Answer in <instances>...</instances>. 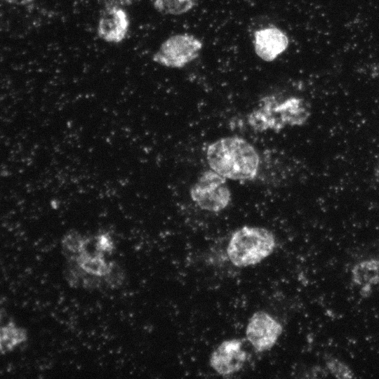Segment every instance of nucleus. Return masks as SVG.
Instances as JSON below:
<instances>
[{
  "label": "nucleus",
  "instance_id": "nucleus-17",
  "mask_svg": "<svg viewBox=\"0 0 379 379\" xmlns=\"http://www.w3.org/2000/svg\"><path fill=\"white\" fill-rule=\"evenodd\" d=\"M104 284L111 289L119 288L124 282L125 272L114 261L109 262L107 273L102 277Z\"/></svg>",
  "mask_w": 379,
  "mask_h": 379
},
{
  "label": "nucleus",
  "instance_id": "nucleus-12",
  "mask_svg": "<svg viewBox=\"0 0 379 379\" xmlns=\"http://www.w3.org/2000/svg\"><path fill=\"white\" fill-rule=\"evenodd\" d=\"M28 334L25 328L18 326L13 321L0 324V340L2 354L10 352L25 343Z\"/></svg>",
  "mask_w": 379,
  "mask_h": 379
},
{
  "label": "nucleus",
  "instance_id": "nucleus-13",
  "mask_svg": "<svg viewBox=\"0 0 379 379\" xmlns=\"http://www.w3.org/2000/svg\"><path fill=\"white\" fill-rule=\"evenodd\" d=\"M86 237L76 230L65 234L61 241L62 251L66 260L78 259L82 254Z\"/></svg>",
  "mask_w": 379,
  "mask_h": 379
},
{
  "label": "nucleus",
  "instance_id": "nucleus-6",
  "mask_svg": "<svg viewBox=\"0 0 379 379\" xmlns=\"http://www.w3.org/2000/svg\"><path fill=\"white\" fill-rule=\"evenodd\" d=\"M246 352L239 339L223 341L212 352L210 365L221 375H229L241 369L246 359Z\"/></svg>",
  "mask_w": 379,
  "mask_h": 379
},
{
  "label": "nucleus",
  "instance_id": "nucleus-15",
  "mask_svg": "<svg viewBox=\"0 0 379 379\" xmlns=\"http://www.w3.org/2000/svg\"><path fill=\"white\" fill-rule=\"evenodd\" d=\"M77 260L86 272L102 277L107 273L109 267V262L102 255L90 256L81 254Z\"/></svg>",
  "mask_w": 379,
  "mask_h": 379
},
{
  "label": "nucleus",
  "instance_id": "nucleus-21",
  "mask_svg": "<svg viewBox=\"0 0 379 379\" xmlns=\"http://www.w3.org/2000/svg\"><path fill=\"white\" fill-rule=\"evenodd\" d=\"M5 1H6L7 2H8V3H9L11 0H5Z\"/></svg>",
  "mask_w": 379,
  "mask_h": 379
},
{
  "label": "nucleus",
  "instance_id": "nucleus-16",
  "mask_svg": "<svg viewBox=\"0 0 379 379\" xmlns=\"http://www.w3.org/2000/svg\"><path fill=\"white\" fill-rule=\"evenodd\" d=\"M326 368L328 373L336 378L351 379L354 377L352 368L345 362L335 357H328Z\"/></svg>",
  "mask_w": 379,
  "mask_h": 379
},
{
  "label": "nucleus",
  "instance_id": "nucleus-3",
  "mask_svg": "<svg viewBox=\"0 0 379 379\" xmlns=\"http://www.w3.org/2000/svg\"><path fill=\"white\" fill-rule=\"evenodd\" d=\"M202 47V42L192 34H175L161 44L152 60L166 67L182 68L199 55Z\"/></svg>",
  "mask_w": 379,
  "mask_h": 379
},
{
  "label": "nucleus",
  "instance_id": "nucleus-19",
  "mask_svg": "<svg viewBox=\"0 0 379 379\" xmlns=\"http://www.w3.org/2000/svg\"><path fill=\"white\" fill-rule=\"evenodd\" d=\"M375 172L376 176L379 178V159H378V160L377 161V164L375 165Z\"/></svg>",
  "mask_w": 379,
  "mask_h": 379
},
{
  "label": "nucleus",
  "instance_id": "nucleus-5",
  "mask_svg": "<svg viewBox=\"0 0 379 379\" xmlns=\"http://www.w3.org/2000/svg\"><path fill=\"white\" fill-rule=\"evenodd\" d=\"M281 324L264 311L255 312L248 322L246 335L257 352L272 348L281 335Z\"/></svg>",
  "mask_w": 379,
  "mask_h": 379
},
{
  "label": "nucleus",
  "instance_id": "nucleus-7",
  "mask_svg": "<svg viewBox=\"0 0 379 379\" xmlns=\"http://www.w3.org/2000/svg\"><path fill=\"white\" fill-rule=\"evenodd\" d=\"M129 19L126 12L118 6H104L99 18L97 33L108 43H119L126 36Z\"/></svg>",
  "mask_w": 379,
  "mask_h": 379
},
{
  "label": "nucleus",
  "instance_id": "nucleus-8",
  "mask_svg": "<svg viewBox=\"0 0 379 379\" xmlns=\"http://www.w3.org/2000/svg\"><path fill=\"white\" fill-rule=\"evenodd\" d=\"M289 40L281 29L270 26L257 30L253 46L256 55L263 61L272 62L288 48Z\"/></svg>",
  "mask_w": 379,
  "mask_h": 379
},
{
  "label": "nucleus",
  "instance_id": "nucleus-4",
  "mask_svg": "<svg viewBox=\"0 0 379 379\" xmlns=\"http://www.w3.org/2000/svg\"><path fill=\"white\" fill-rule=\"evenodd\" d=\"M192 199L201 208L218 212L231 201L226 178L214 171L203 173L190 190Z\"/></svg>",
  "mask_w": 379,
  "mask_h": 379
},
{
  "label": "nucleus",
  "instance_id": "nucleus-10",
  "mask_svg": "<svg viewBox=\"0 0 379 379\" xmlns=\"http://www.w3.org/2000/svg\"><path fill=\"white\" fill-rule=\"evenodd\" d=\"M351 279L363 297H368L375 290L379 291V258L356 263L351 270Z\"/></svg>",
  "mask_w": 379,
  "mask_h": 379
},
{
  "label": "nucleus",
  "instance_id": "nucleus-11",
  "mask_svg": "<svg viewBox=\"0 0 379 379\" xmlns=\"http://www.w3.org/2000/svg\"><path fill=\"white\" fill-rule=\"evenodd\" d=\"M280 119L284 126H300L305 124L310 117V109L306 102L299 98H290L277 105Z\"/></svg>",
  "mask_w": 379,
  "mask_h": 379
},
{
  "label": "nucleus",
  "instance_id": "nucleus-9",
  "mask_svg": "<svg viewBox=\"0 0 379 379\" xmlns=\"http://www.w3.org/2000/svg\"><path fill=\"white\" fill-rule=\"evenodd\" d=\"M278 100L273 97H265L261 100L259 107L248 116L250 126L257 131L273 130L279 131L285 126L281 122L277 110Z\"/></svg>",
  "mask_w": 379,
  "mask_h": 379
},
{
  "label": "nucleus",
  "instance_id": "nucleus-20",
  "mask_svg": "<svg viewBox=\"0 0 379 379\" xmlns=\"http://www.w3.org/2000/svg\"><path fill=\"white\" fill-rule=\"evenodd\" d=\"M2 354V347H1V340H0V354Z\"/></svg>",
  "mask_w": 379,
  "mask_h": 379
},
{
  "label": "nucleus",
  "instance_id": "nucleus-1",
  "mask_svg": "<svg viewBox=\"0 0 379 379\" xmlns=\"http://www.w3.org/2000/svg\"><path fill=\"white\" fill-rule=\"evenodd\" d=\"M206 157L211 170L226 179L234 180L253 179L260 164L253 146L237 136L223 138L211 144Z\"/></svg>",
  "mask_w": 379,
  "mask_h": 379
},
{
  "label": "nucleus",
  "instance_id": "nucleus-14",
  "mask_svg": "<svg viewBox=\"0 0 379 379\" xmlns=\"http://www.w3.org/2000/svg\"><path fill=\"white\" fill-rule=\"evenodd\" d=\"M198 0H154L156 11L163 15H178L187 13L197 4Z\"/></svg>",
  "mask_w": 379,
  "mask_h": 379
},
{
  "label": "nucleus",
  "instance_id": "nucleus-18",
  "mask_svg": "<svg viewBox=\"0 0 379 379\" xmlns=\"http://www.w3.org/2000/svg\"><path fill=\"white\" fill-rule=\"evenodd\" d=\"M95 244L101 255L110 254L114 249L113 240L107 232H101L95 237Z\"/></svg>",
  "mask_w": 379,
  "mask_h": 379
},
{
  "label": "nucleus",
  "instance_id": "nucleus-2",
  "mask_svg": "<svg viewBox=\"0 0 379 379\" xmlns=\"http://www.w3.org/2000/svg\"><path fill=\"white\" fill-rule=\"evenodd\" d=\"M276 241L268 230L244 226L232 235L227 248L231 262L239 267L256 265L274 251Z\"/></svg>",
  "mask_w": 379,
  "mask_h": 379
}]
</instances>
